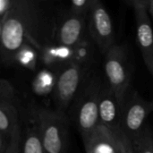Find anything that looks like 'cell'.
<instances>
[{"label":"cell","mask_w":153,"mask_h":153,"mask_svg":"<svg viewBox=\"0 0 153 153\" xmlns=\"http://www.w3.org/2000/svg\"><path fill=\"white\" fill-rule=\"evenodd\" d=\"M37 16L32 2L16 0L14 6L3 18L0 56L4 64L13 65L16 52L27 43L33 44L32 32Z\"/></svg>","instance_id":"6da1fadb"},{"label":"cell","mask_w":153,"mask_h":153,"mask_svg":"<svg viewBox=\"0 0 153 153\" xmlns=\"http://www.w3.org/2000/svg\"><path fill=\"white\" fill-rule=\"evenodd\" d=\"M103 81L92 73L86 74L83 83L74 100L73 108L74 121L82 135L86 138L100 124L99 97Z\"/></svg>","instance_id":"7a4b0ae2"},{"label":"cell","mask_w":153,"mask_h":153,"mask_svg":"<svg viewBox=\"0 0 153 153\" xmlns=\"http://www.w3.org/2000/svg\"><path fill=\"white\" fill-rule=\"evenodd\" d=\"M35 126L46 153H66L68 121L65 113L40 109L36 115Z\"/></svg>","instance_id":"3957f363"},{"label":"cell","mask_w":153,"mask_h":153,"mask_svg":"<svg viewBox=\"0 0 153 153\" xmlns=\"http://www.w3.org/2000/svg\"><path fill=\"white\" fill-rule=\"evenodd\" d=\"M89 70L69 62L59 68L53 91L56 110L65 112L74 101Z\"/></svg>","instance_id":"277c9868"},{"label":"cell","mask_w":153,"mask_h":153,"mask_svg":"<svg viewBox=\"0 0 153 153\" xmlns=\"http://www.w3.org/2000/svg\"><path fill=\"white\" fill-rule=\"evenodd\" d=\"M104 74L106 83L124 102L130 85V73L126 50L116 44L104 55Z\"/></svg>","instance_id":"5b68a950"},{"label":"cell","mask_w":153,"mask_h":153,"mask_svg":"<svg viewBox=\"0 0 153 153\" xmlns=\"http://www.w3.org/2000/svg\"><path fill=\"white\" fill-rule=\"evenodd\" d=\"M152 110V102L146 101L137 92L126 94L123 102L121 130L131 141L145 130V123Z\"/></svg>","instance_id":"8992f818"},{"label":"cell","mask_w":153,"mask_h":153,"mask_svg":"<svg viewBox=\"0 0 153 153\" xmlns=\"http://www.w3.org/2000/svg\"><path fill=\"white\" fill-rule=\"evenodd\" d=\"M87 30L88 35L103 55L117 44L111 16L100 0L95 1L87 16Z\"/></svg>","instance_id":"52a82bcc"},{"label":"cell","mask_w":153,"mask_h":153,"mask_svg":"<svg viewBox=\"0 0 153 153\" xmlns=\"http://www.w3.org/2000/svg\"><path fill=\"white\" fill-rule=\"evenodd\" d=\"M123 102L107 83L102 84L99 97L100 124L113 132L121 130Z\"/></svg>","instance_id":"ba28073f"},{"label":"cell","mask_w":153,"mask_h":153,"mask_svg":"<svg viewBox=\"0 0 153 153\" xmlns=\"http://www.w3.org/2000/svg\"><path fill=\"white\" fill-rule=\"evenodd\" d=\"M86 30L87 16L67 11L61 19L56 30L57 44L74 48L87 35Z\"/></svg>","instance_id":"9c48e42d"},{"label":"cell","mask_w":153,"mask_h":153,"mask_svg":"<svg viewBox=\"0 0 153 153\" xmlns=\"http://www.w3.org/2000/svg\"><path fill=\"white\" fill-rule=\"evenodd\" d=\"M134 11L136 23V39L144 64L153 75V28L152 19L146 9Z\"/></svg>","instance_id":"30bf717a"},{"label":"cell","mask_w":153,"mask_h":153,"mask_svg":"<svg viewBox=\"0 0 153 153\" xmlns=\"http://www.w3.org/2000/svg\"><path fill=\"white\" fill-rule=\"evenodd\" d=\"M117 132L99 125L83 139L85 153H118Z\"/></svg>","instance_id":"8fae6325"},{"label":"cell","mask_w":153,"mask_h":153,"mask_svg":"<svg viewBox=\"0 0 153 153\" xmlns=\"http://www.w3.org/2000/svg\"><path fill=\"white\" fill-rule=\"evenodd\" d=\"M39 62L44 68L51 69L56 66H63L71 62L73 48H68L60 44H48L40 47L39 50Z\"/></svg>","instance_id":"7c38bea8"},{"label":"cell","mask_w":153,"mask_h":153,"mask_svg":"<svg viewBox=\"0 0 153 153\" xmlns=\"http://www.w3.org/2000/svg\"><path fill=\"white\" fill-rule=\"evenodd\" d=\"M95 43L89 35H86L77 45L73 48L71 62L88 70V66L94 60Z\"/></svg>","instance_id":"4fadbf2b"},{"label":"cell","mask_w":153,"mask_h":153,"mask_svg":"<svg viewBox=\"0 0 153 153\" xmlns=\"http://www.w3.org/2000/svg\"><path fill=\"white\" fill-rule=\"evenodd\" d=\"M18 126V111L13 101L0 103V135L8 139Z\"/></svg>","instance_id":"5bb4252c"},{"label":"cell","mask_w":153,"mask_h":153,"mask_svg":"<svg viewBox=\"0 0 153 153\" xmlns=\"http://www.w3.org/2000/svg\"><path fill=\"white\" fill-rule=\"evenodd\" d=\"M39 62V50H37L35 48V45L31 43L23 45L16 52L13 59V65H18L19 66L30 71L36 70Z\"/></svg>","instance_id":"9a60e30c"},{"label":"cell","mask_w":153,"mask_h":153,"mask_svg":"<svg viewBox=\"0 0 153 153\" xmlns=\"http://www.w3.org/2000/svg\"><path fill=\"white\" fill-rule=\"evenodd\" d=\"M56 74L55 75L50 69L43 68L35 74L31 83L33 92L39 96H46L53 93L56 84Z\"/></svg>","instance_id":"2e32d148"},{"label":"cell","mask_w":153,"mask_h":153,"mask_svg":"<svg viewBox=\"0 0 153 153\" xmlns=\"http://www.w3.org/2000/svg\"><path fill=\"white\" fill-rule=\"evenodd\" d=\"M22 153H46L36 126L30 128L22 136Z\"/></svg>","instance_id":"e0dca14e"},{"label":"cell","mask_w":153,"mask_h":153,"mask_svg":"<svg viewBox=\"0 0 153 153\" xmlns=\"http://www.w3.org/2000/svg\"><path fill=\"white\" fill-rule=\"evenodd\" d=\"M132 143L135 153H153V136L146 129Z\"/></svg>","instance_id":"ac0fdd59"},{"label":"cell","mask_w":153,"mask_h":153,"mask_svg":"<svg viewBox=\"0 0 153 153\" xmlns=\"http://www.w3.org/2000/svg\"><path fill=\"white\" fill-rule=\"evenodd\" d=\"M22 134L21 126H18L7 139L3 153H22Z\"/></svg>","instance_id":"d6986e66"},{"label":"cell","mask_w":153,"mask_h":153,"mask_svg":"<svg viewBox=\"0 0 153 153\" xmlns=\"http://www.w3.org/2000/svg\"><path fill=\"white\" fill-rule=\"evenodd\" d=\"M96 0H73L69 4L68 11L83 16H88Z\"/></svg>","instance_id":"ffe728a7"},{"label":"cell","mask_w":153,"mask_h":153,"mask_svg":"<svg viewBox=\"0 0 153 153\" xmlns=\"http://www.w3.org/2000/svg\"><path fill=\"white\" fill-rule=\"evenodd\" d=\"M14 90L13 85L6 80L0 79V103L13 101Z\"/></svg>","instance_id":"44dd1931"},{"label":"cell","mask_w":153,"mask_h":153,"mask_svg":"<svg viewBox=\"0 0 153 153\" xmlns=\"http://www.w3.org/2000/svg\"><path fill=\"white\" fill-rule=\"evenodd\" d=\"M118 136V153H135L132 141L124 134L122 130L117 132Z\"/></svg>","instance_id":"7402d4cb"},{"label":"cell","mask_w":153,"mask_h":153,"mask_svg":"<svg viewBox=\"0 0 153 153\" xmlns=\"http://www.w3.org/2000/svg\"><path fill=\"white\" fill-rule=\"evenodd\" d=\"M16 0H0V19H3L14 6Z\"/></svg>","instance_id":"603a6c76"},{"label":"cell","mask_w":153,"mask_h":153,"mask_svg":"<svg viewBox=\"0 0 153 153\" xmlns=\"http://www.w3.org/2000/svg\"><path fill=\"white\" fill-rule=\"evenodd\" d=\"M127 4L134 9H149V4L150 0H130L127 2Z\"/></svg>","instance_id":"cb8c5ba5"},{"label":"cell","mask_w":153,"mask_h":153,"mask_svg":"<svg viewBox=\"0 0 153 153\" xmlns=\"http://www.w3.org/2000/svg\"><path fill=\"white\" fill-rule=\"evenodd\" d=\"M6 142H7V139L2 135H0V153H3V152H4Z\"/></svg>","instance_id":"d4e9b609"},{"label":"cell","mask_w":153,"mask_h":153,"mask_svg":"<svg viewBox=\"0 0 153 153\" xmlns=\"http://www.w3.org/2000/svg\"><path fill=\"white\" fill-rule=\"evenodd\" d=\"M150 17L152 19L153 21V0H150V4H149V9H148Z\"/></svg>","instance_id":"484cf974"},{"label":"cell","mask_w":153,"mask_h":153,"mask_svg":"<svg viewBox=\"0 0 153 153\" xmlns=\"http://www.w3.org/2000/svg\"><path fill=\"white\" fill-rule=\"evenodd\" d=\"M2 25H3V19H0V48H1V37H2Z\"/></svg>","instance_id":"4316f807"}]
</instances>
